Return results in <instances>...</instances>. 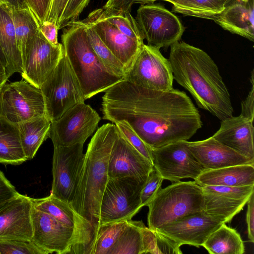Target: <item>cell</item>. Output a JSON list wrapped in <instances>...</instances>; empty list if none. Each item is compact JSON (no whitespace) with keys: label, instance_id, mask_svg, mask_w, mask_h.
<instances>
[{"label":"cell","instance_id":"bcb514c9","mask_svg":"<svg viewBox=\"0 0 254 254\" xmlns=\"http://www.w3.org/2000/svg\"><path fill=\"white\" fill-rule=\"evenodd\" d=\"M39 29L50 43L55 46L60 45L58 39V29L55 22L46 21L39 26Z\"/></svg>","mask_w":254,"mask_h":254},{"label":"cell","instance_id":"f546056e","mask_svg":"<svg viewBox=\"0 0 254 254\" xmlns=\"http://www.w3.org/2000/svg\"><path fill=\"white\" fill-rule=\"evenodd\" d=\"M8 6L14 26L17 46L23 63L29 45L39 30V25L28 8L18 9Z\"/></svg>","mask_w":254,"mask_h":254},{"label":"cell","instance_id":"c3c4849f","mask_svg":"<svg viewBox=\"0 0 254 254\" xmlns=\"http://www.w3.org/2000/svg\"><path fill=\"white\" fill-rule=\"evenodd\" d=\"M68 0H52L50 10L46 21L58 23Z\"/></svg>","mask_w":254,"mask_h":254},{"label":"cell","instance_id":"1f68e13d","mask_svg":"<svg viewBox=\"0 0 254 254\" xmlns=\"http://www.w3.org/2000/svg\"><path fill=\"white\" fill-rule=\"evenodd\" d=\"M142 221L129 220L111 254H143Z\"/></svg>","mask_w":254,"mask_h":254},{"label":"cell","instance_id":"d6a6232c","mask_svg":"<svg viewBox=\"0 0 254 254\" xmlns=\"http://www.w3.org/2000/svg\"><path fill=\"white\" fill-rule=\"evenodd\" d=\"M128 220L99 225L97 228L89 254H111Z\"/></svg>","mask_w":254,"mask_h":254},{"label":"cell","instance_id":"484cf974","mask_svg":"<svg viewBox=\"0 0 254 254\" xmlns=\"http://www.w3.org/2000/svg\"><path fill=\"white\" fill-rule=\"evenodd\" d=\"M17 125L24 152L27 160H31L49 137L51 122L47 117L42 116Z\"/></svg>","mask_w":254,"mask_h":254},{"label":"cell","instance_id":"f6af8a7d","mask_svg":"<svg viewBox=\"0 0 254 254\" xmlns=\"http://www.w3.org/2000/svg\"><path fill=\"white\" fill-rule=\"evenodd\" d=\"M254 69L251 71L250 82L251 89L246 98L241 102V112L240 115L242 117L254 122Z\"/></svg>","mask_w":254,"mask_h":254},{"label":"cell","instance_id":"277c9868","mask_svg":"<svg viewBox=\"0 0 254 254\" xmlns=\"http://www.w3.org/2000/svg\"><path fill=\"white\" fill-rule=\"evenodd\" d=\"M66 27L61 36L62 44L85 100L125 80L110 73L101 62L89 42L82 20Z\"/></svg>","mask_w":254,"mask_h":254},{"label":"cell","instance_id":"e575fe53","mask_svg":"<svg viewBox=\"0 0 254 254\" xmlns=\"http://www.w3.org/2000/svg\"><path fill=\"white\" fill-rule=\"evenodd\" d=\"M83 22L94 51L107 70L112 74L125 79L126 71L123 64L103 43L92 27L88 24Z\"/></svg>","mask_w":254,"mask_h":254},{"label":"cell","instance_id":"603a6c76","mask_svg":"<svg viewBox=\"0 0 254 254\" xmlns=\"http://www.w3.org/2000/svg\"><path fill=\"white\" fill-rule=\"evenodd\" d=\"M233 0L213 20L225 30L254 41V0Z\"/></svg>","mask_w":254,"mask_h":254},{"label":"cell","instance_id":"836d02e7","mask_svg":"<svg viewBox=\"0 0 254 254\" xmlns=\"http://www.w3.org/2000/svg\"><path fill=\"white\" fill-rule=\"evenodd\" d=\"M143 254H181L180 244L157 230L142 228Z\"/></svg>","mask_w":254,"mask_h":254},{"label":"cell","instance_id":"d6986e66","mask_svg":"<svg viewBox=\"0 0 254 254\" xmlns=\"http://www.w3.org/2000/svg\"><path fill=\"white\" fill-rule=\"evenodd\" d=\"M222 224L204 212L183 217L157 230L181 246L190 245L199 247Z\"/></svg>","mask_w":254,"mask_h":254},{"label":"cell","instance_id":"8fae6325","mask_svg":"<svg viewBox=\"0 0 254 254\" xmlns=\"http://www.w3.org/2000/svg\"><path fill=\"white\" fill-rule=\"evenodd\" d=\"M125 80L147 89L169 91L174 79L169 61L160 49L143 44Z\"/></svg>","mask_w":254,"mask_h":254},{"label":"cell","instance_id":"44dd1931","mask_svg":"<svg viewBox=\"0 0 254 254\" xmlns=\"http://www.w3.org/2000/svg\"><path fill=\"white\" fill-rule=\"evenodd\" d=\"M187 145L196 161L205 169L243 165H254L251 160L215 139L212 136L196 141H187Z\"/></svg>","mask_w":254,"mask_h":254},{"label":"cell","instance_id":"4316f807","mask_svg":"<svg viewBox=\"0 0 254 254\" xmlns=\"http://www.w3.org/2000/svg\"><path fill=\"white\" fill-rule=\"evenodd\" d=\"M26 160L18 125L0 118V163L17 165Z\"/></svg>","mask_w":254,"mask_h":254},{"label":"cell","instance_id":"ee69618b","mask_svg":"<svg viewBox=\"0 0 254 254\" xmlns=\"http://www.w3.org/2000/svg\"><path fill=\"white\" fill-rule=\"evenodd\" d=\"M18 193L15 187L0 170V209Z\"/></svg>","mask_w":254,"mask_h":254},{"label":"cell","instance_id":"7402d4cb","mask_svg":"<svg viewBox=\"0 0 254 254\" xmlns=\"http://www.w3.org/2000/svg\"><path fill=\"white\" fill-rule=\"evenodd\" d=\"M253 122L239 115L221 121L219 129L212 136L237 152L254 160Z\"/></svg>","mask_w":254,"mask_h":254},{"label":"cell","instance_id":"681fc988","mask_svg":"<svg viewBox=\"0 0 254 254\" xmlns=\"http://www.w3.org/2000/svg\"><path fill=\"white\" fill-rule=\"evenodd\" d=\"M5 3L10 7L18 9L28 8L24 0H4Z\"/></svg>","mask_w":254,"mask_h":254},{"label":"cell","instance_id":"8d00e7d4","mask_svg":"<svg viewBox=\"0 0 254 254\" xmlns=\"http://www.w3.org/2000/svg\"><path fill=\"white\" fill-rule=\"evenodd\" d=\"M0 254H46L33 242L0 240Z\"/></svg>","mask_w":254,"mask_h":254},{"label":"cell","instance_id":"d590c367","mask_svg":"<svg viewBox=\"0 0 254 254\" xmlns=\"http://www.w3.org/2000/svg\"><path fill=\"white\" fill-rule=\"evenodd\" d=\"M95 10L100 17L114 25L123 34L140 44H144L137 23L130 12L107 13L102 8Z\"/></svg>","mask_w":254,"mask_h":254},{"label":"cell","instance_id":"7a4b0ae2","mask_svg":"<svg viewBox=\"0 0 254 254\" xmlns=\"http://www.w3.org/2000/svg\"><path fill=\"white\" fill-rule=\"evenodd\" d=\"M170 47L168 60L173 79L190 92L198 107L220 121L233 116L230 93L212 58L185 42Z\"/></svg>","mask_w":254,"mask_h":254},{"label":"cell","instance_id":"ab89813d","mask_svg":"<svg viewBox=\"0 0 254 254\" xmlns=\"http://www.w3.org/2000/svg\"><path fill=\"white\" fill-rule=\"evenodd\" d=\"M202 188L204 191L237 199L249 198L254 193V186L244 187L204 186Z\"/></svg>","mask_w":254,"mask_h":254},{"label":"cell","instance_id":"9c48e42d","mask_svg":"<svg viewBox=\"0 0 254 254\" xmlns=\"http://www.w3.org/2000/svg\"><path fill=\"white\" fill-rule=\"evenodd\" d=\"M32 224L31 241L46 254H85V248L73 229L36 209L33 205Z\"/></svg>","mask_w":254,"mask_h":254},{"label":"cell","instance_id":"db71d44e","mask_svg":"<svg viewBox=\"0 0 254 254\" xmlns=\"http://www.w3.org/2000/svg\"></svg>","mask_w":254,"mask_h":254},{"label":"cell","instance_id":"f907efd6","mask_svg":"<svg viewBox=\"0 0 254 254\" xmlns=\"http://www.w3.org/2000/svg\"><path fill=\"white\" fill-rule=\"evenodd\" d=\"M0 64H2L5 68L6 65V61L4 55L0 47Z\"/></svg>","mask_w":254,"mask_h":254},{"label":"cell","instance_id":"74e56055","mask_svg":"<svg viewBox=\"0 0 254 254\" xmlns=\"http://www.w3.org/2000/svg\"><path fill=\"white\" fill-rule=\"evenodd\" d=\"M115 124L131 145L152 162L151 148L140 138L129 124L125 121L117 122Z\"/></svg>","mask_w":254,"mask_h":254},{"label":"cell","instance_id":"7dc6e473","mask_svg":"<svg viewBox=\"0 0 254 254\" xmlns=\"http://www.w3.org/2000/svg\"><path fill=\"white\" fill-rule=\"evenodd\" d=\"M246 220L248 228V236L249 241L254 242V193H253L247 202Z\"/></svg>","mask_w":254,"mask_h":254},{"label":"cell","instance_id":"5bb4252c","mask_svg":"<svg viewBox=\"0 0 254 254\" xmlns=\"http://www.w3.org/2000/svg\"><path fill=\"white\" fill-rule=\"evenodd\" d=\"M54 148L51 194L70 203L84 160L83 144Z\"/></svg>","mask_w":254,"mask_h":254},{"label":"cell","instance_id":"9a60e30c","mask_svg":"<svg viewBox=\"0 0 254 254\" xmlns=\"http://www.w3.org/2000/svg\"><path fill=\"white\" fill-rule=\"evenodd\" d=\"M64 55L63 44L53 45L39 29L29 45L22 63V78L40 88Z\"/></svg>","mask_w":254,"mask_h":254},{"label":"cell","instance_id":"ac0fdd59","mask_svg":"<svg viewBox=\"0 0 254 254\" xmlns=\"http://www.w3.org/2000/svg\"><path fill=\"white\" fill-rule=\"evenodd\" d=\"M33 206L44 212L63 224L73 229L85 248V254H89L95 238L97 228L84 218L72 207L70 203L52 194L39 198H32Z\"/></svg>","mask_w":254,"mask_h":254},{"label":"cell","instance_id":"f5cc1de1","mask_svg":"<svg viewBox=\"0 0 254 254\" xmlns=\"http://www.w3.org/2000/svg\"><path fill=\"white\" fill-rule=\"evenodd\" d=\"M248 0H242V1H248Z\"/></svg>","mask_w":254,"mask_h":254},{"label":"cell","instance_id":"e0dca14e","mask_svg":"<svg viewBox=\"0 0 254 254\" xmlns=\"http://www.w3.org/2000/svg\"><path fill=\"white\" fill-rule=\"evenodd\" d=\"M32 198L18 195L0 209V240L30 241L33 235Z\"/></svg>","mask_w":254,"mask_h":254},{"label":"cell","instance_id":"f1b7e54d","mask_svg":"<svg viewBox=\"0 0 254 254\" xmlns=\"http://www.w3.org/2000/svg\"><path fill=\"white\" fill-rule=\"evenodd\" d=\"M161 0L168 1L172 4L173 12L185 15L214 20L233 0Z\"/></svg>","mask_w":254,"mask_h":254},{"label":"cell","instance_id":"5b68a950","mask_svg":"<svg viewBox=\"0 0 254 254\" xmlns=\"http://www.w3.org/2000/svg\"><path fill=\"white\" fill-rule=\"evenodd\" d=\"M148 227L157 230L191 215L205 212L202 187L195 181H178L161 189L149 205Z\"/></svg>","mask_w":254,"mask_h":254},{"label":"cell","instance_id":"30bf717a","mask_svg":"<svg viewBox=\"0 0 254 254\" xmlns=\"http://www.w3.org/2000/svg\"><path fill=\"white\" fill-rule=\"evenodd\" d=\"M135 19L147 45L159 49L179 41L185 30L179 18L159 4L141 5Z\"/></svg>","mask_w":254,"mask_h":254},{"label":"cell","instance_id":"3957f363","mask_svg":"<svg viewBox=\"0 0 254 254\" xmlns=\"http://www.w3.org/2000/svg\"><path fill=\"white\" fill-rule=\"evenodd\" d=\"M115 124L99 127L89 143L70 204L84 218L98 228L100 203L109 179L108 163Z\"/></svg>","mask_w":254,"mask_h":254},{"label":"cell","instance_id":"ba28073f","mask_svg":"<svg viewBox=\"0 0 254 254\" xmlns=\"http://www.w3.org/2000/svg\"><path fill=\"white\" fill-rule=\"evenodd\" d=\"M42 116L47 114L40 88L23 78L4 84L0 91V119L18 124Z\"/></svg>","mask_w":254,"mask_h":254},{"label":"cell","instance_id":"60d3db41","mask_svg":"<svg viewBox=\"0 0 254 254\" xmlns=\"http://www.w3.org/2000/svg\"><path fill=\"white\" fill-rule=\"evenodd\" d=\"M90 0H68L57 26L58 30L79 20V16Z\"/></svg>","mask_w":254,"mask_h":254},{"label":"cell","instance_id":"7c38bea8","mask_svg":"<svg viewBox=\"0 0 254 254\" xmlns=\"http://www.w3.org/2000/svg\"><path fill=\"white\" fill-rule=\"evenodd\" d=\"M100 120L99 115L90 105L79 103L51 122L49 137L54 147L84 144L96 130Z\"/></svg>","mask_w":254,"mask_h":254},{"label":"cell","instance_id":"11a10c76","mask_svg":"<svg viewBox=\"0 0 254 254\" xmlns=\"http://www.w3.org/2000/svg\"></svg>","mask_w":254,"mask_h":254},{"label":"cell","instance_id":"7bdbcfd3","mask_svg":"<svg viewBox=\"0 0 254 254\" xmlns=\"http://www.w3.org/2000/svg\"><path fill=\"white\" fill-rule=\"evenodd\" d=\"M35 17L39 26L47 20L52 0H24Z\"/></svg>","mask_w":254,"mask_h":254},{"label":"cell","instance_id":"4dcf8cb0","mask_svg":"<svg viewBox=\"0 0 254 254\" xmlns=\"http://www.w3.org/2000/svg\"><path fill=\"white\" fill-rule=\"evenodd\" d=\"M203 193L205 212L223 223L231 220L243 209L249 199H237L204 191Z\"/></svg>","mask_w":254,"mask_h":254},{"label":"cell","instance_id":"b9f144b4","mask_svg":"<svg viewBox=\"0 0 254 254\" xmlns=\"http://www.w3.org/2000/svg\"><path fill=\"white\" fill-rule=\"evenodd\" d=\"M158 0H108L102 8L107 13L130 12L132 6L135 3H153Z\"/></svg>","mask_w":254,"mask_h":254},{"label":"cell","instance_id":"83f0119b","mask_svg":"<svg viewBox=\"0 0 254 254\" xmlns=\"http://www.w3.org/2000/svg\"><path fill=\"white\" fill-rule=\"evenodd\" d=\"M210 254H243V241L237 231L223 223L202 245Z\"/></svg>","mask_w":254,"mask_h":254},{"label":"cell","instance_id":"2e32d148","mask_svg":"<svg viewBox=\"0 0 254 254\" xmlns=\"http://www.w3.org/2000/svg\"><path fill=\"white\" fill-rule=\"evenodd\" d=\"M153 164L127 141L116 126L108 163L109 178L134 177L146 181Z\"/></svg>","mask_w":254,"mask_h":254},{"label":"cell","instance_id":"ffe728a7","mask_svg":"<svg viewBox=\"0 0 254 254\" xmlns=\"http://www.w3.org/2000/svg\"><path fill=\"white\" fill-rule=\"evenodd\" d=\"M82 21L92 27L103 43L123 64L127 74L143 44L123 34L114 25L100 17L95 10Z\"/></svg>","mask_w":254,"mask_h":254},{"label":"cell","instance_id":"f35d334b","mask_svg":"<svg viewBox=\"0 0 254 254\" xmlns=\"http://www.w3.org/2000/svg\"><path fill=\"white\" fill-rule=\"evenodd\" d=\"M164 179L153 166L140 194L142 207L149 205L155 195L161 189Z\"/></svg>","mask_w":254,"mask_h":254},{"label":"cell","instance_id":"4fadbf2b","mask_svg":"<svg viewBox=\"0 0 254 254\" xmlns=\"http://www.w3.org/2000/svg\"><path fill=\"white\" fill-rule=\"evenodd\" d=\"M187 141L151 148L153 166L164 180L174 182L186 178L195 180L205 170L190 150Z\"/></svg>","mask_w":254,"mask_h":254},{"label":"cell","instance_id":"cb8c5ba5","mask_svg":"<svg viewBox=\"0 0 254 254\" xmlns=\"http://www.w3.org/2000/svg\"><path fill=\"white\" fill-rule=\"evenodd\" d=\"M194 181L201 187L254 186V165L243 164L205 170Z\"/></svg>","mask_w":254,"mask_h":254},{"label":"cell","instance_id":"d4e9b609","mask_svg":"<svg viewBox=\"0 0 254 254\" xmlns=\"http://www.w3.org/2000/svg\"><path fill=\"white\" fill-rule=\"evenodd\" d=\"M0 47L6 61L8 78L15 72L22 73V62L18 49L14 26L8 5L0 2Z\"/></svg>","mask_w":254,"mask_h":254},{"label":"cell","instance_id":"6da1fadb","mask_svg":"<svg viewBox=\"0 0 254 254\" xmlns=\"http://www.w3.org/2000/svg\"><path fill=\"white\" fill-rule=\"evenodd\" d=\"M103 119L127 122L151 148L188 140L203 125L199 111L183 91H159L122 80L105 92Z\"/></svg>","mask_w":254,"mask_h":254},{"label":"cell","instance_id":"52a82bcc","mask_svg":"<svg viewBox=\"0 0 254 254\" xmlns=\"http://www.w3.org/2000/svg\"><path fill=\"white\" fill-rule=\"evenodd\" d=\"M40 89L45 98L47 117L51 122L75 105L85 103L78 80L65 55Z\"/></svg>","mask_w":254,"mask_h":254},{"label":"cell","instance_id":"816d5d0a","mask_svg":"<svg viewBox=\"0 0 254 254\" xmlns=\"http://www.w3.org/2000/svg\"><path fill=\"white\" fill-rule=\"evenodd\" d=\"M0 2H1V3H5L4 0H0Z\"/></svg>","mask_w":254,"mask_h":254},{"label":"cell","instance_id":"8992f818","mask_svg":"<svg viewBox=\"0 0 254 254\" xmlns=\"http://www.w3.org/2000/svg\"><path fill=\"white\" fill-rule=\"evenodd\" d=\"M146 181L134 177L109 178L101 200L98 226L131 219L142 207L140 194Z\"/></svg>","mask_w":254,"mask_h":254}]
</instances>
